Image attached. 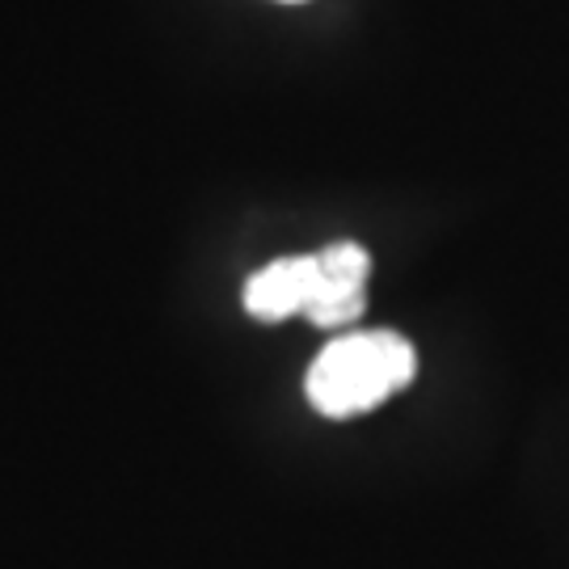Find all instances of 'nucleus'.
Wrapping results in <instances>:
<instances>
[{"mask_svg": "<svg viewBox=\"0 0 569 569\" xmlns=\"http://www.w3.org/2000/svg\"><path fill=\"white\" fill-rule=\"evenodd\" d=\"M418 371V355L409 338L392 329H367L346 333L317 355L308 367L305 392L326 418H355L367 409L385 406L392 392L409 388Z\"/></svg>", "mask_w": 569, "mask_h": 569, "instance_id": "nucleus-1", "label": "nucleus"}, {"mask_svg": "<svg viewBox=\"0 0 569 569\" xmlns=\"http://www.w3.org/2000/svg\"><path fill=\"white\" fill-rule=\"evenodd\" d=\"M367 274H371V258L363 244L333 241L317 253V291L308 305V321L321 329L350 326L367 305Z\"/></svg>", "mask_w": 569, "mask_h": 569, "instance_id": "nucleus-2", "label": "nucleus"}, {"mask_svg": "<svg viewBox=\"0 0 569 569\" xmlns=\"http://www.w3.org/2000/svg\"><path fill=\"white\" fill-rule=\"evenodd\" d=\"M317 291V253H296L262 266L244 283V308L258 321H287L296 312H308Z\"/></svg>", "mask_w": 569, "mask_h": 569, "instance_id": "nucleus-3", "label": "nucleus"}]
</instances>
